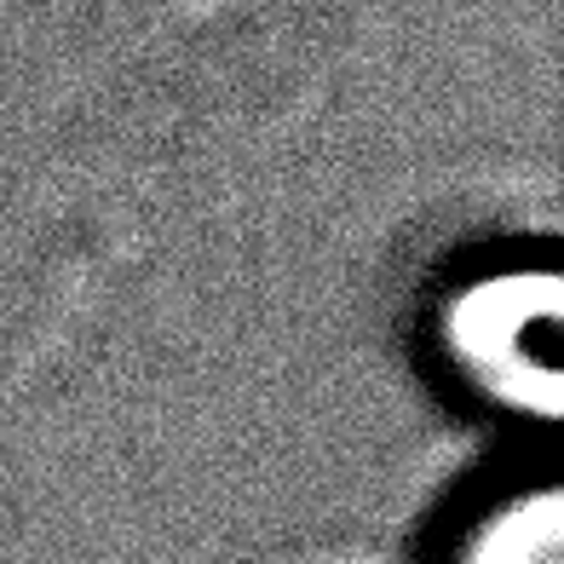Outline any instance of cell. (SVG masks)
<instances>
[{
	"label": "cell",
	"instance_id": "1",
	"mask_svg": "<svg viewBox=\"0 0 564 564\" xmlns=\"http://www.w3.org/2000/svg\"><path fill=\"white\" fill-rule=\"evenodd\" d=\"M564 282L547 260H490L426 305V364L478 421L553 432L564 415Z\"/></svg>",
	"mask_w": 564,
	"mask_h": 564
},
{
	"label": "cell",
	"instance_id": "2",
	"mask_svg": "<svg viewBox=\"0 0 564 564\" xmlns=\"http://www.w3.org/2000/svg\"><path fill=\"white\" fill-rule=\"evenodd\" d=\"M426 564H564V490L547 467L501 473L444 524Z\"/></svg>",
	"mask_w": 564,
	"mask_h": 564
}]
</instances>
